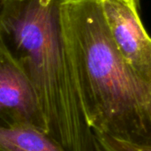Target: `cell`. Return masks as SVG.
Instances as JSON below:
<instances>
[{"label": "cell", "mask_w": 151, "mask_h": 151, "mask_svg": "<svg viewBox=\"0 0 151 151\" xmlns=\"http://www.w3.org/2000/svg\"><path fill=\"white\" fill-rule=\"evenodd\" d=\"M0 151H67L47 133L29 127H0Z\"/></svg>", "instance_id": "5b68a950"}, {"label": "cell", "mask_w": 151, "mask_h": 151, "mask_svg": "<svg viewBox=\"0 0 151 151\" xmlns=\"http://www.w3.org/2000/svg\"><path fill=\"white\" fill-rule=\"evenodd\" d=\"M65 0H1L0 49L38 96L48 134L67 151H97L65 43Z\"/></svg>", "instance_id": "7a4b0ae2"}, {"label": "cell", "mask_w": 151, "mask_h": 151, "mask_svg": "<svg viewBox=\"0 0 151 151\" xmlns=\"http://www.w3.org/2000/svg\"><path fill=\"white\" fill-rule=\"evenodd\" d=\"M67 55L94 131L151 150V84L123 58L101 0L61 6Z\"/></svg>", "instance_id": "6da1fadb"}, {"label": "cell", "mask_w": 151, "mask_h": 151, "mask_svg": "<svg viewBox=\"0 0 151 151\" xmlns=\"http://www.w3.org/2000/svg\"><path fill=\"white\" fill-rule=\"evenodd\" d=\"M111 35L123 58L151 84V38L139 11L119 0H101Z\"/></svg>", "instance_id": "277c9868"}, {"label": "cell", "mask_w": 151, "mask_h": 151, "mask_svg": "<svg viewBox=\"0 0 151 151\" xmlns=\"http://www.w3.org/2000/svg\"><path fill=\"white\" fill-rule=\"evenodd\" d=\"M0 127H29L48 134L36 91L21 69L0 49Z\"/></svg>", "instance_id": "3957f363"}, {"label": "cell", "mask_w": 151, "mask_h": 151, "mask_svg": "<svg viewBox=\"0 0 151 151\" xmlns=\"http://www.w3.org/2000/svg\"><path fill=\"white\" fill-rule=\"evenodd\" d=\"M119 1H121V2L132 6L134 8L138 9V7H139V1L138 0H119Z\"/></svg>", "instance_id": "8992f818"}]
</instances>
